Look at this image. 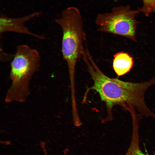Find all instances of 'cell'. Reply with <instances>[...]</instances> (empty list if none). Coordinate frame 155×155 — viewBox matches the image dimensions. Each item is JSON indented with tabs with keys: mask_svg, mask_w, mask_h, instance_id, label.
Returning <instances> with one entry per match:
<instances>
[{
	"mask_svg": "<svg viewBox=\"0 0 155 155\" xmlns=\"http://www.w3.org/2000/svg\"><path fill=\"white\" fill-rule=\"evenodd\" d=\"M82 58L93 81V85L86 90L98 92L101 100L105 102L108 111V118H112V109L116 105L121 106L128 111L131 117L138 115L151 117L154 113L147 106L144 95L150 86L155 85V77L146 82L134 83L125 82L117 78H109L99 69L88 51Z\"/></svg>",
	"mask_w": 155,
	"mask_h": 155,
	"instance_id": "1",
	"label": "cell"
},
{
	"mask_svg": "<svg viewBox=\"0 0 155 155\" xmlns=\"http://www.w3.org/2000/svg\"><path fill=\"white\" fill-rule=\"evenodd\" d=\"M40 62V55L37 50L26 44L17 46L11 63V84L6 94L5 102H23L27 100L30 93V80L39 70Z\"/></svg>",
	"mask_w": 155,
	"mask_h": 155,
	"instance_id": "2",
	"label": "cell"
},
{
	"mask_svg": "<svg viewBox=\"0 0 155 155\" xmlns=\"http://www.w3.org/2000/svg\"><path fill=\"white\" fill-rule=\"evenodd\" d=\"M55 22L62 30L61 52L67 65L72 86L77 62L82 57L85 49L84 43L86 35L82 19L78 9L71 7L64 10Z\"/></svg>",
	"mask_w": 155,
	"mask_h": 155,
	"instance_id": "3",
	"label": "cell"
},
{
	"mask_svg": "<svg viewBox=\"0 0 155 155\" xmlns=\"http://www.w3.org/2000/svg\"><path fill=\"white\" fill-rule=\"evenodd\" d=\"M140 11L139 10H132L127 5L115 7L110 12L99 14L95 20L97 30L136 41L137 25L139 22L135 17Z\"/></svg>",
	"mask_w": 155,
	"mask_h": 155,
	"instance_id": "4",
	"label": "cell"
},
{
	"mask_svg": "<svg viewBox=\"0 0 155 155\" xmlns=\"http://www.w3.org/2000/svg\"><path fill=\"white\" fill-rule=\"evenodd\" d=\"M40 12H35L24 16L10 18L5 15L1 14L0 17V35L1 36L4 33L14 32L34 36L42 39L43 36L31 32L25 25V23L33 18L40 15Z\"/></svg>",
	"mask_w": 155,
	"mask_h": 155,
	"instance_id": "5",
	"label": "cell"
},
{
	"mask_svg": "<svg viewBox=\"0 0 155 155\" xmlns=\"http://www.w3.org/2000/svg\"><path fill=\"white\" fill-rule=\"evenodd\" d=\"M133 58L128 53L119 52L114 55L113 61V69L120 76L129 72L133 66Z\"/></svg>",
	"mask_w": 155,
	"mask_h": 155,
	"instance_id": "6",
	"label": "cell"
},
{
	"mask_svg": "<svg viewBox=\"0 0 155 155\" xmlns=\"http://www.w3.org/2000/svg\"><path fill=\"white\" fill-rule=\"evenodd\" d=\"M139 125L132 126L131 138L129 146L125 155H148L142 150L139 144Z\"/></svg>",
	"mask_w": 155,
	"mask_h": 155,
	"instance_id": "7",
	"label": "cell"
},
{
	"mask_svg": "<svg viewBox=\"0 0 155 155\" xmlns=\"http://www.w3.org/2000/svg\"><path fill=\"white\" fill-rule=\"evenodd\" d=\"M143 6L139 9L146 16L152 13H155V0H143Z\"/></svg>",
	"mask_w": 155,
	"mask_h": 155,
	"instance_id": "8",
	"label": "cell"
},
{
	"mask_svg": "<svg viewBox=\"0 0 155 155\" xmlns=\"http://www.w3.org/2000/svg\"><path fill=\"white\" fill-rule=\"evenodd\" d=\"M42 149L44 155H49L47 151L46 147L45 146H43L42 147ZM69 150L67 149H65L64 151L63 155H67Z\"/></svg>",
	"mask_w": 155,
	"mask_h": 155,
	"instance_id": "9",
	"label": "cell"
}]
</instances>
